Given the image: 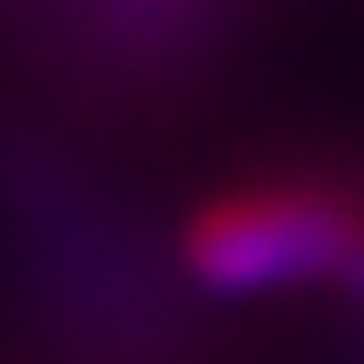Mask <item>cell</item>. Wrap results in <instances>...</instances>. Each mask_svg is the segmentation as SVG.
<instances>
[{"label": "cell", "mask_w": 364, "mask_h": 364, "mask_svg": "<svg viewBox=\"0 0 364 364\" xmlns=\"http://www.w3.org/2000/svg\"><path fill=\"white\" fill-rule=\"evenodd\" d=\"M364 239V188L346 176H277L201 201L182 226V270L195 289L264 295L333 283Z\"/></svg>", "instance_id": "2"}, {"label": "cell", "mask_w": 364, "mask_h": 364, "mask_svg": "<svg viewBox=\"0 0 364 364\" xmlns=\"http://www.w3.org/2000/svg\"><path fill=\"white\" fill-rule=\"evenodd\" d=\"M333 289H339V301H346V314H352V321H364V239L352 245V257L339 264Z\"/></svg>", "instance_id": "3"}, {"label": "cell", "mask_w": 364, "mask_h": 364, "mask_svg": "<svg viewBox=\"0 0 364 364\" xmlns=\"http://www.w3.org/2000/svg\"><path fill=\"white\" fill-rule=\"evenodd\" d=\"M0 214L32 252V283L63 327L101 346H145L164 333V295L132 232L44 139H0Z\"/></svg>", "instance_id": "1"}]
</instances>
